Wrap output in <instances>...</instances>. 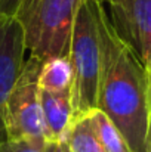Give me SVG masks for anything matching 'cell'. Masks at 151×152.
Segmentation results:
<instances>
[{"instance_id":"1","label":"cell","mask_w":151,"mask_h":152,"mask_svg":"<svg viewBox=\"0 0 151 152\" xmlns=\"http://www.w3.org/2000/svg\"><path fill=\"white\" fill-rule=\"evenodd\" d=\"M96 108L119 129L130 152H147L151 74L108 15L104 19V62Z\"/></svg>"},{"instance_id":"2","label":"cell","mask_w":151,"mask_h":152,"mask_svg":"<svg viewBox=\"0 0 151 152\" xmlns=\"http://www.w3.org/2000/svg\"><path fill=\"white\" fill-rule=\"evenodd\" d=\"M105 7L98 0H80L71 37L68 59L73 68V121L96 109L104 62Z\"/></svg>"},{"instance_id":"3","label":"cell","mask_w":151,"mask_h":152,"mask_svg":"<svg viewBox=\"0 0 151 152\" xmlns=\"http://www.w3.org/2000/svg\"><path fill=\"white\" fill-rule=\"evenodd\" d=\"M80 0H25L16 19L31 58L68 56L70 37Z\"/></svg>"},{"instance_id":"4","label":"cell","mask_w":151,"mask_h":152,"mask_svg":"<svg viewBox=\"0 0 151 152\" xmlns=\"http://www.w3.org/2000/svg\"><path fill=\"white\" fill-rule=\"evenodd\" d=\"M42 61L28 58L12 87L3 109L4 136L7 140H45L40 108L39 72Z\"/></svg>"},{"instance_id":"5","label":"cell","mask_w":151,"mask_h":152,"mask_svg":"<svg viewBox=\"0 0 151 152\" xmlns=\"http://www.w3.org/2000/svg\"><path fill=\"white\" fill-rule=\"evenodd\" d=\"M27 52L24 30L16 18L0 16V142L6 139L3 109L24 66Z\"/></svg>"},{"instance_id":"6","label":"cell","mask_w":151,"mask_h":152,"mask_svg":"<svg viewBox=\"0 0 151 152\" xmlns=\"http://www.w3.org/2000/svg\"><path fill=\"white\" fill-rule=\"evenodd\" d=\"M111 21L151 74V0H126L124 10Z\"/></svg>"},{"instance_id":"7","label":"cell","mask_w":151,"mask_h":152,"mask_svg":"<svg viewBox=\"0 0 151 152\" xmlns=\"http://www.w3.org/2000/svg\"><path fill=\"white\" fill-rule=\"evenodd\" d=\"M40 108L46 142L61 143L73 123L71 92H46L40 89Z\"/></svg>"},{"instance_id":"8","label":"cell","mask_w":151,"mask_h":152,"mask_svg":"<svg viewBox=\"0 0 151 152\" xmlns=\"http://www.w3.org/2000/svg\"><path fill=\"white\" fill-rule=\"evenodd\" d=\"M73 68L68 56H53L42 62L39 89L46 92H71Z\"/></svg>"},{"instance_id":"9","label":"cell","mask_w":151,"mask_h":152,"mask_svg":"<svg viewBox=\"0 0 151 152\" xmlns=\"http://www.w3.org/2000/svg\"><path fill=\"white\" fill-rule=\"evenodd\" d=\"M91 126L99 140L101 146L105 152H130L124 137L119 132V129L113 124V121L101 111L94 109L88 114Z\"/></svg>"},{"instance_id":"10","label":"cell","mask_w":151,"mask_h":152,"mask_svg":"<svg viewBox=\"0 0 151 152\" xmlns=\"http://www.w3.org/2000/svg\"><path fill=\"white\" fill-rule=\"evenodd\" d=\"M62 143H65L70 152H105L91 126L88 115L71 123Z\"/></svg>"},{"instance_id":"11","label":"cell","mask_w":151,"mask_h":152,"mask_svg":"<svg viewBox=\"0 0 151 152\" xmlns=\"http://www.w3.org/2000/svg\"><path fill=\"white\" fill-rule=\"evenodd\" d=\"M45 140H1L0 152H45Z\"/></svg>"},{"instance_id":"12","label":"cell","mask_w":151,"mask_h":152,"mask_svg":"<svg viewBox=\"0 0 151 152\" xmlns=\"http://www.w3.org/2000/svg\"><path fill=\"white\" fill-rule=\"evenodd\" d=\"M25 0H0V16L16 18Z\"/></svg>"},{"instance_id":"13","label":"cell","mask_w":151,"mask_h":152,"mask_svg":"<svg viewBox=\"0 0 151 152\" xmlns=\"http://www.w3.org/2000/svg\"><path fill=\"white\" fill-rule=\"evenodd\" d=\"M98 1H99L104 7H105V4L110 6L111 13H113V18L119 16V15L124 10V7H126V0H98Z\"/></svg>"},{"instance_id":"14","label":"cell","mask_w":151,"mask_h":152,"mask_svg":"<svg viewBox=\"0 0 151 152\" xmlns=\"http://www.w3.org/2000/svg\"><path fill=\"white\" fill-rule=\"evenodd\" d=\"M45 152H70L67 149L65 143H53V142H46V148Z\"/></svg>"},{"instance_id":"15","label":"cell","mask_w":151,"mask_h":152,"mask_svg":"<svg viewBox=\"0 0 151 152\" xmlns=\"http://www.w3.org/2000/svg\"><path fill=\"white\" fill-rule=\"evenodd\" d=\"M147 152H151V117L150 124H148V132H147Z\"/></svg>"}]
</instances>
